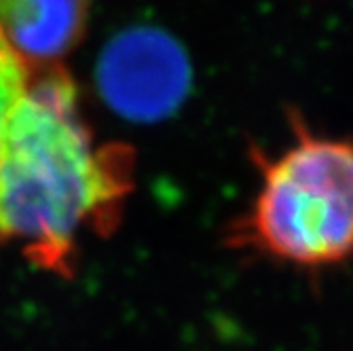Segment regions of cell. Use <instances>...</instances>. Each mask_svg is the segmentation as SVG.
<instances>
[{"label": "cell", "instance_id": "5b68a950", "mask_svg": "<svg viewBox=\"0 0 353 351\" xmlns=\"http://www.w3.org/2000/svg\"><path fill=\"white\" fill-rule=\"evenodd\" d=\"M30 77L32 66L26 63L0 34V138H3L11 110L30 83Z\"/></svg>", "mask_w": 353, "mask_h": 351}, {"label": "cell", "instance_id": "7a4b0ae2", "mask_svg": "<svg viewBox=\"0 0 353 351\" xmlns=\"http://www.w3.org/2000/svg\"><path fill=\"white\" fill-rule=\"evenodd\" d=\"M292 125L279 154L254 152L261 184L227 241L299 269L343 265L353 259V142Z\"/></svg>", "mask_w": 353, "mask_h": 351}, {"label": "cell", "instance_id": "8992f818", "mask_svg": "<svg viewBox=\"0 0 353 351\" xmlns=\"http://www.w3.org/2000/svg\"><path fill=\"white\" fill-rule=\"evenodd\" d=\"M3 239H5V237H3V233H0V241H3Z\"/></svg>", "mask_w": 353, "mask_h": 351}, {"label": "cell", "instance_id": "3957f363", "mask_svg": "<svg viewBox=\"0 0 353 351\" xmlns=\"http://www.w3.org/2000/svg\"><path fill=\"white\" fill-rule=\"evenodd\" d=\"M95 87L102 102L125 121H163L188 95V55L161 28H125L102 49Z\"/></svg>", "mask_w": 353, "mask_h": 351}, {"label": "cell", "instance_id": "6da1fadb", "mask_svg": "<svg viewBox=\"0 0 353 351\" xmlns=\"http://www.w3.org/2000/svg\"><path fill=\"white\" fill-rule=\"evenodd\" d=\"M134 186V152L95 146L59 63L32 68L0 138V233L39 269L70 277L79 237L108 235Z\"/></svg>", "mask_w": 353, "mask_h": 351}, {"label": "cell", "instance_id": "277c9868", "mask_svg": "<svg viewBox=\"0 0 353 351\" xmlns=\"http://www.w3.org/2000/svg\"><path fill=\"white\" fill-rule=\"evenodd\" d=\"M91 0H0V34L32 68L57 63L83 39Z\"/></svg>", "mask_w": 353, "mask_h": 351}]
</instances>
